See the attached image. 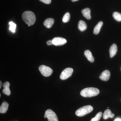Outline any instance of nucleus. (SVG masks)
Here are the masks:
<instances>
[{
	"mask_svg": "<svg viewBox=\"0 0 121 121\" xmlns=\"http://www.w3.org/2000/svg\"><path fill=\"white\" fill-rule=\"evenodd\" d=\"M22 18L29 26H32L35 23L36 21V17L32 12L27 11L25 12L22 15Z\"/></svg>",
	"mask_w": 121,
	"mask_h": 121,
	"instance_id": "f257e3e1",
	"label": "nucleus"
},
{
	"mask_svg": "<svg viewBox=\"0 0 121 121\" xmlns=\"http://www.w3.org/2000/svg\"><path fill=\"white\" fill-rule=\"evenodd\" d=\"M99 90L95 87H87L83 89L80 92V95L84 97H91L99 94Z\"/></svg>",
	"mask_w": 121,
	"mask_h": 121,
	"instance_id": "f03ea898",
	"label": "nucleus"
},
{
	"mask_svg": "<svg viewBox=\"0 0 121 121\" xmlns=\"http://www.w3.org/2000/svg\"><path fill=\"white\" fill-rule=\"evenodd\" d=\"M93 107L91 105L84 106L78 109L75 112V114L79 117H83L93 110Z\"/></svg>",
	"mask_w": 121,
	"mask_h": 121,
	"instance_id": "7ed1b4c3",
	"label": "nucleus"
},
{
	"mask_svg": "<svg viewBox=\"0 0 121 121\" xmlns=\"http://www.w3.org/2000/svg\"><path fill=\"white\" fill-rule=\"evenodd\" d=\"M39 70L41 73L45 77H48L51 75L53 72V70L51 68L42 65L39 67Z\"/></svg>",
	"mask_w": 121,
	"mask_h": 121,
	"instance_id": "20e7f679",
	"label": "nucleus"
},
{
	"mask_svg": "<svg viewBox=\"0 0 121 121\" xmlns=\"http://www.w3.org/2000/svg\"><path fill=\"white\" fill-rule=\"evenodd\" d=\"M44 118H47L48 121H58L57 115L53 111L48 109L45 111Z\"/></svg>",
	"mask_w": 121,
	"mask_h": 121,
	"instance_id": "39448f33",
	"label": "nucleus"
},
{
	"mask_svg": "<svg viewBox=\"0 0 121 121\" xmlns=\"http://www.w3.org/2000/svg\"><path fill=\"white\" fill-rule=\"evenodd\" d=\"M73 70L72 68H67L64 70L62 72L60 76V78L62 80H64L67 79L71 76Z\"/></svg>",
	"mask_w": 121,
	"mask_h": 121,
	"instance_id": "423d86ee",
	"label": "nucleus"
},
{
	"mask_svg": "<svg viewBox=\"0 0 121 121\" xmlns=\"http://www.w3.org/2000/svg\"><path fill=\"white\" fill-rule=\"evenodd\" d=\"M52 41L53 44L56 46H60L67 43L66 39L60 37H55L52 39Z\"/></svg>",
	"mask_w": 121,
	"mask_h": 121,
	"instance_id": "0eeeda50",
	"label": "nucleus"
},
{
	"mask_svg": "<svg viewBox=\"0 0 121 121\" xmlns=\"http://www.w3.org/2000/svg\"><path fill=\"white\" fill-rule=\"evenodd\" d=\"M110 73L108 70L104 71L99 76V78L103 81H108L110 77Z\"/></svg>",
	"mask_w": 121,
	"mask_h": 121,
	"instance_id": "6e6552de",
	"label": "nucleus"
},
{
	"mask_svg": "<svg viewBox=\"0 0 121 121\" xmlns=\"http://www.w3.org/2000/svg\"><path fill=\"white\" fill-rule=\"evenodd\" d=\"M9 86L10 83L8 82H6L4 83L3 84L4 89L2 90V93L3 94L7 95H11V92L9 89Z\"/></svg>",
	"mask_w": 121,
	"mask_h": 121,
	"instance_id": "1a4fd4ad",
	"label": "nucleus"
},
{
	"mask_svg": "<svg viewBox=\"0 0 121 121\" xmlns=\"http://www.w3.org/2000/svg\"><path fill=\"white\" fill-rule=\"evenodd\" d=\"M55 20L52 18H49L46 19L43 22V25L46 27L50 28L54 24Z\"/></svg>",
	"mask_w": 121,
	"mask_h": 121,
	"instance_id": "9d476101",
	"label": "nucleus"
},
{
	"mask_svg": "<svg viewBox=\"0 0 121 121\" xmlns=\"http://www.w3.org/2000/svg\"><path fill=\"white\" fill-rule=\"evenodd\" d=\"M117 46L115 44H113L111 46L109 49L110 56L111 58H113L117 54Z\"/></svg>",
	"mask_w": 121,
	"mask_h": 121,
	"instance_id": "9b49d317",
	"label": "nucleus"
},
{
	"mask_svg": "<svg viewBox=\"0 0 121 121\" xmlns=\"http://www.w3.org/2000/svg\"><path fill=\"white\" fill-rule=\"evenodd\" d=\"M82 13L84 17L88 20L91 19V9L89 8H86L82 9Z\"/></svg>",
	"mask_w": 121,
	"mask_h": 121,
	"instance_id": "f8f14e48",
	"label": "nucleus"
},
{
	"mask_svg": "<svg viewBox=\"0 0 121 121\" xmlns=\"http://www.w3.org/2000/svg\"><path fill=\"white\" fill-rule=\"evenodd\" d=\"M114 117V114L112 113L111 111L109 109L106 110L103 114V118L104 119H108V118H113Z\"/></svg>",
	"mask_w": 121,
	"mask_h": 121,
	"instance_id": "ddd939ff",
	"label": "nucleus"
},
{
	"mask_svg": "<svg viewBox=\"0 0 121 121\" xmlns=\"http://www.w3.org/2000/svg\"><path fill=\"white\" fill-rule=\"evenodd\" d=\"M9 106V104L7 102H3L0 107V113H6L8 110Z\"/></svg>",
	"mask_w": 121,
	"mask_h": 121,
	"instance_id": "4468645a",
	"label": "nucleus"
},
{
	"mask_svg": "<svg viewBox=\"0 0 121 121\" xmlns=\"http://www.w3.org/2000/svg\"><path fill=\"white\" fill-rule=\"evenodd\" d=\"M84 55L87 59V60L91 62H93L94 61V58L92 55V54L90 51L89 50H86L84 52Z\"/></svg>",
	"mask_w": 121,
	"mask_h": 121,
	"instance_id": "2eb2a0df",
	"label": "nucleus"
},
{
	"mask_svg": "<svg viewBox=\"0 0 121 121\" xmlns=\"http://www.w3.org/2000/svg\"><path fill=\"white\" fill-rule=\"evenodd\" d=\"M78 28L81 31H83L86 29L87 26L86 23L82 20H80L78 24Z\"/></svg>",
	"mask_w": 121,
	"mask_h": 121,
	"instance_id": "dca6fc26",
	"label": "nucleus"
},
{
	"mask_svg": "<svg viewBox=\"0 0 121 121\" xmlns=\"http://www.w3.org/2000/svg\"><path fill=\"white\" fill-rule=\"evenodd\" d=\"M103 25V22L102 21H99L98 23L97 24L95 27L94 31H93V33L95 35H98L99 33L100 29Z\"/></svg>",
	"mask_w": 121,
	"mask_h": 121,
	"instance_id": "f3484780",
	"label": "nucleus"
},
{
	"mask_svg": "<svg viewBox=\"0 0 121 121\" xmlns=\"http://www.w3.org/2000/svg\"><path fill=\"white\" fill-rule=\"evenodd\" d=\"M113 17L118 22L121 21V14L117 12H114L113 14Z\"/></svg>",
	"mask_w": 121,
	"mask_h": 121,
	"instance_id": "a211bd4d",
	"label": "nucleus"
},
{
	"mask_svg": "<svg viewBox=\"0 0 121 121\" xmlns=\"http://www.w3.org/2000/svg\"><path fill=\"white\" fill-rule=\"evenodd\" d=\"M70 17V15L69 13L67 12L65 13L63 17L62 21L64 23H67L69 22Z\"/></svg>",
	"mask_w": 121,
	"mask_h": 121,
	"instance_id": "6ab92c4d",
	"label": "nucleus"
},
{
	"mask_svg": "<svg viewBox=\"0 0 121 121\" xmlns=\"http://www.w3.org/2000/svg\"><path fill=\"white\" fill-rule=\"evenodd\" d=\"M9 29L11 32L13 33L15 32L16 28V25L13 22H9Z\"/></svg>",
	"mask_w": 121,
	"mask_h": 121,
	"instance_id": "aec40b11",
	"label": "nucleus"
},
{
	"mask_svg": "<svg viewBox=\"0 0 121 121\" xmlns=\"http://www.w3.org/2000/svg\"><path fill=\"white\" fill-rule=\"evenodd\" d=\"M102 112H100L98 113L96 115L95 117L91 119V121H99L100 120V118L102 116Z\"/></svg>",
	"mask_w": 121,
	"mask_h": 121,
	"instance_id": "412c9836",
	"label": "nucleus"
},
{
	"mask_svg": "<svg viewBox=\"0 0 121 121\" xmlns=\"http://www.w3.org/2000/svg\"><path fill=\"white\" fill-rule=\"evenodd\" d=\"M41 2L47 4H49L51 2V0H39Z\"/></svg>",
	"mask_w": 121,
	"mask_h": 121,
	"instance_id": "4be33fe9",
	"label": "nucleus"
},
{
	"mask_svg": "<svg viewBox=\"0 0 121 121\" xmlns=\"http://www.w3.org/2000/svg\"><path fill=\"white\" fill-rule=\"evenodd\" d=\"M47 44L48 45H52V44H53V43H52V40H48V41H47Z\"/></svg>",
	"mask_w": 121,
	"mask_h": 121,
	"instance_id": "5701e85b",
	"label": "nucleus"
},
{
	"mask_svg": "<svg viewBox=\"0 0 121 121\" xmlns=\"http://www.w3.org/2000/svg\"><path fill=\"white\" fill-rule=\"evenodd\" d=\"M114 121H121V119L119 118H117L114 120Z\"/></svg>",
	"mask_w": 121,
	"mask_h": 121,
	"instance_id": "b1692460",
	"label": "nucleus"
},
{
	"mask_svg": "<svg viewBox=\"0 0 121 121\" xmlns=\"http://www.w3.org/2000/svg\"><path fill=\"white\" fill-rule=\"evenodd\" d=\"M2 83L1 81H0V89H1L2 86Z\"/></svg>",
	"mask_w": 121,
	"mask_h": 121,
	"instance_id": "393cba45",
	"label": "nucleus"
},
{
	"mask_svg": "<svg viewBox=\"0 0 121 121\" xmlns=\"http://www.w3.org/2000/svg\"><path fill=\"white\" fill-rule=\"evenodd\" d=\"M78 0H71L72 2H75V1H77Z\"/></svg>",
	"mask_w": 121,
	"mask_h": 121,
	"instance_id": "a878e982",
	"label": "nucleus"
},
{
	"mask_svg": "<svg viewBox=\"0 0 121 121\" xmlns=\"http://www.w3.org/2000/svg\"><path fill=\"white\" fill-rule=\"evenodd\" d=\"M0 97H1V94H0Z\"/></svg>",
	"mask_w": 121,
	"mask_h": 121,
	"instance_id": "bb28decb",
	"label": "nucleus"
},
{
	"mask_svg": "<svg viewBox=\"0 0 121 121\" xmlns=\"http://www.w3.org/2000/svg\"></svg>",
	"mask_w": 121,
	"mask_h": 121,
	"instance_id": "cd10ccee",
	"label": "nucleus"
}]
</instances>
